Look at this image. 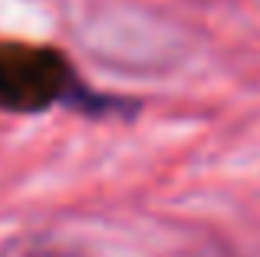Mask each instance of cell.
<instances>
[{
	"mask_svg": "<svg viewBox=\"0 0 260 257\" xmlns=\"http://www.w3.org/2000/svg\"><path fill=\"white\" fill-rule=\"evenodd\" d=\"M73 86V70L56 50L0 43V109L40 112L59 103Z\"/></svg>",
	"mask_w": 260,
	"mask_h": 257,
	"instance_id": "cell-1",
	"label": "cell"
},
{
	"mask_svg": "<svg viewBox=\"0 0 260 257\" xmlns=\"http://www.w3.org/2000/svg\"><path fill=\"white\" fill-rule=\"evenodd\" d=\"M7 257H86V254L59 247V244H20V247H10Z\"/></svg>",
	"mask_w": 260,
	"mask_h": 257,
	"instance_id": "cell-2",
	"label": "cell"
}]
</instances>
